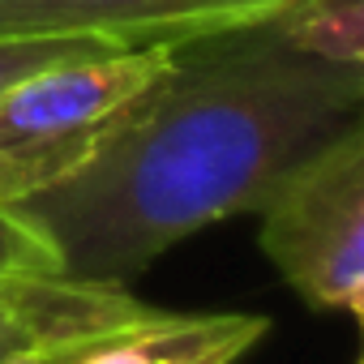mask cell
<instances>
[{"label":"cell","mask_w":364,"mask_h":364,"mask_svg":"<svg viewBox=\"0 0 364 364\" xmlns=\"http://www.w3.org/2000/svg\"><path fill=\"white\" fill-rule=\"evenodd\" d=\"M296 0H0V39L103 35L124 48L198 43L274 22Z\"/></svg>","instance_id":"obj_4"},{"label":"cell","mask_w":364,"mask_h":364,"mask_svg":"<svg viewBox=\"0 0 364 364\" xmlns=\"http://www.w3.org/2000/svg\"><path fill=\"white\" fill-rule=\"evenodd\" d=\"M150 313L129 287H103V283H77L65 274H5L0 270V351L73 334V330H99L120 326Z\"/></svg>","instance_id":"obj_6"},{"label":"cell","mask_w":364,"mask_h":364,"mask_svg":"<svg viewBox=\"0 0 364 364\" xmlns=\"http://www.w3.org/2000/svg\"><path fill=\"white\" fill-rule=\"evenodd\" d=\"M146 317V313H141ZM124 326V321H120ZM112 326H99V330H73V334H52V338H35V343H22V347H9L0 351V364H77Z\"/></svg>","instance_id":"obj_10"},{"label":"cell","mask_w":364,"mask_h":364,"mask_svg":"<svg viewBox=\"0 0 364 364\" xmlns=\"http://www.w3.org/2000/svg\"><path fill=\"white\" fill-rule=\"evenodd\" d=\"M189 43H146L48 65L0 90V206L77 176Z\"/></svg>","instance_id":"obj_2"},{"label":"cell","mask_w":364,"mask_h":364,"mask_svg":"<svg viewBox=\"0 0 364 364\" xmlns=\"http://www.w3.org/2000/svg\"><path fill=\"white\" fill-rule=\"evenodd\" d=\"M107 52H124V43L103 39V35H35V39H0V90L48 69L60 60H77V56H107Z\"/></svg>","instance_id":"obj_8"},{"label":"cell","mask_w":364,"mask_h":364,"mask_svg":"<svg viewBox=\"0 0 364 364\" xmlns=\"http://www.w3.org/2000/svg\"><path fill=\"white\" fill-rule=\"evenodd\" d=\"M270 31L304 56L360 65L364 60V0H296Z\"/></svg>","instance_id":"obj_7"},{"label":"cell","mask_w":364,"mask_h":364,"mask_svg":"<svg viewBox=\"0 0 364 364\" xmlns=\"http://www.w3.org/2000/svg\"><path fill=\"white\" fill-rule=\"evenodd\" d=\"M262 253L287 287L321 309L364 317V124L296 163L262 206Z\"/></svg>","instance_id":"obj_3"},{"label":"cell","mask_w":364,"mask_h":364,"mask_svg":"<svg viewBox=\"0 0 364 364\" xmlns=\"http://www.w3.org/2000/svg\"><path fill=\"white\" fill-rule=\"evenodd\" d=\"M193 48L77 176L18 206L65 279L129 287L185 236L262 210L296 163L360 120L364 69L291 52L270 22Z\"/></svg>","instance_id":"obj_1"},{"label":"cell","mask_w":364,"mask_h":364,"mask_svg":"<svg viewBox=\"0 0 364 364\" xmlns=\"http://www.w3.org/2000/svg\"><path fill=\"white\" fill-rule=\"evenodd\" d=\"M270 334L253 313H167L150 309L112 326L77 364H236Z\"/></svg>","instance_id":"obj_5"},{"label":"cell","mask_w":364,"mask_h":364,"mask_svg":"<svg viewBox=\"0 0 364 364\" xmlns=\"http://www.w3.org/2000/svg\"><path fill=\"white\" fill-rule=\"evenodd\" d=\"M0 270L5 274H60L56 245L18 206H0Z\"/></svg>","instance_id":"obj_9"}]
</instances>
